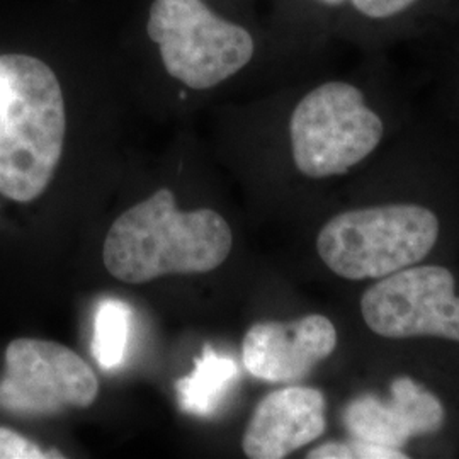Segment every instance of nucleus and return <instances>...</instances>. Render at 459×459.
I'll list each match as a JSON object with an SVG mask.
<instances>
[{
  "label": "nucleus",
  "instance_id": "1",
  "mask_svg": "<svg viewBox=\"0 0 459 459\" xmlns=\"http://www.w3.org/2000/svg\"><path fill=\"white\" fill-rule=\"evenodd\" d=\"M233 235L213 210L179 212L160 189L121 214L108 231L102 261L111 276L143 284L170 274H203L227 261Z\"/></svg>",
  "mask_w": 459,
  "mask_h": 459
},
{
  "label": "nucleus",
  "instance_id": "2",
  "mask_svg": "<svg viewBox=\"0 0 459 459\" xmlns=\"http://www.w3.org/2000/svg\"><path fill=\"white\" fill-rule=\"evenodd\" d=\"M65 100L39 58L0 55V195L17 203L41 196L60 164Z\"/></svg>",
  "mask_w": 459,
  "mask_h": 459
},
{
  "label": "nucleus",
  "instance_id": "3",
  "mask_svg": "<svg viewBox=\"0 0 459 459\" xmlns=\"http://www.w3.org/2000/svg\"><path fill=\"white\" fill-rule=\"evenodd\" d=\"M439 230V218L420 204L358 208L333 216L320 230L316 250L341 278L381 279L424 261Z\"/></svg>",
  "mask_w": 459,
  "mask_h": 459
},
{
  "label": "nucleus",
  "instance_id": "4",
  "mask_svg": "<svg viewBox=\"0 0 459 459\" xmlns=\"http://www.w3.org/2000/svg\"><path fill=\"white\" fill-rule=\"evenodd\" d=\"M386 133L364 89L349 81H328L296 104L290 140L296 169L312 179L342 176L364 162Z\"/></svg>",
  "mask_w": 459,
  "mask_h": 459
},
{
  "label": "nucleus",
  "instance_id": "5",
  "mask_svg": "<svg viewBox=\"0 0 459 459\" xmlns=\"http://www.w3.org/2000/svg\"><path fill=\"white\" fill-rule=\"evenodd\" d=\"M147 33L160 48L165 70L196 91L225 82L255 55L254 36L214 14L204 0H155Z\"/></svg>",
  "mask_w": 459,
  "mask_h": 459
},
{
  "label": "nucleus",
  "instance_id": "6",
  "mask_svg": "<svg viewBox=\"0 0 459 459\" xmlns=\"http://www.w3.org/2000/svg\"><path fill=\"white\" fill-rule=\"evenodd\" d=\"M99 394L89 364L70 347L41 339H16L5 351L0 409L16 415H53L87 409Z\"/></svg>",
  "mask_w": 459,
  "mask_h": 459
},
{
  "label": "nucleus",
  "instance_id": "7",
  "mask_svg": "<svg viewBox=\"0 0 459 459\" xmlns=\"http://www.w3.org/2000/svg\"><path fill=\"white\" fill-rule=\"evenodd\" d=\"M456 279L443 265H411L379 279L361 298L366 325L385 339L459 342Z\"/></svg>",
  "mask_w": 459,
  "mask_h": 459
},
{
  "label": "nucleus",
  "instance_id": "8",
  "mask_svg": "<svg viewBox=\"0 0 459 459\" xmlns=\"http://www.w3.org/2000/svg\"><path fill=\"white\" fill-rule=\"evenodd\" d=\"M337 347V330L324 315L293 322H261L247 330L242 359L252 377L269 383H296L325 361Z\"/></svg>",
  "mask_w": 459,
  "mask_h": 459
},
{
  "label": "nucleus",
  "instance_id": "9",
  "mask_svg": "<svg viewBox=\"0 0 459 459\" xmlns=\"http://www.w3.org/2000/svg\"><path fill=\"white\" fill-rule=\"evenodd\" d=\"M446 420L441 400L409 377L394 379L388 398L364 394L344 411L354 439L402 449L405 444L441 430Z\"/></svg>",
  "mask_w": 459,
  "mask_h": 459
},
{
  "label": "nucleus",
  "instance_id": "10",
  "mask_svg": "<svg viewBox=\"0 0 459 459\" xmlns=\"http://www.w3.org/2000/svg\"><path fill=\"white\" fill-rule=\"evenodd\" d=\"M325 396L307 386H286L264 396L242 439L247 458L282 459L318 439L325 429Z\"/></svg>",
  "mask_w": 459,
  "mask_h": 459
},
{
  "label": "nucleus",
  "instance_id": "11",
  "mask_svg": "<svg viewBox=\"0 0 459 459\" xmlns=\"http://www.w3.org/2000/svg\"><path fill=\"white\" fill-rule=\"evenodd\" d=\"M344 17L361 45H392L456 26L459 0H349Z\"/></svg>",
  "mask_w": 459,
  "mask_h": 459
},
{
  "label": "nucleus",
  "instance_id": "12",
  "mask_svg": "<svg viewBox=\"0 0 459 459\" xmlns=\"http://www.w3.org/2000/svg\"><path fill=\"white\" fill-rule=\"evenodd\" d=\"M237 377V362L229 356L218 354L212 345H204L195 361L193 373L176 383L182 411L193 415L213 413Z\"/></svg>",
  "mask_w": 459,
  "mask_h": 459
},
{
  "label": "nucleus",
  "instance_id": "13",
  "mask_svg": "<svg viewBox=\"0 0 459 459\" xmlns=\"http://www.w3.org/2000/svg\"><path fill=\"white\" fill-rule=\"evenodd\" d=\"M128 337L130 308L117 299L102 301L94 318L92 335V354L100 368L115 369L123 362Z\"/></svg>",
  "mask_w": 459,
  "mask_h": 459
},
{
  "label": "nucleus",
  "instance_id": "14",
  "mask_svg": "<svg viewBox=\"0 0 459 459\" xmlns=\"http://www.w3.org/2000/svg\"><path fill=\"white\" fill-rule=\"evenodd\" d=\"M62 458L41 451L36 444L28 441L11 429L0 427V459Z\"/></svg>",
  "mask_w": 459,
  "mask_h": 459
},
{
  "label": "nucleus",
  "instance_id": "15",
  "mask_svg": "<svg viewBox=\"0 0 459 459\" xmlns=\"http://www.w3.org/2000/svg\"><path fill=\"white\" fill-rule=\"evenodd\" d=\"M308 459H354L351 443H327L308 453Z\"/></svg>",
  "mask_w": 459,
  "mask_h": 459
},
{
  "label": "nucleus",
  "instance_id": "16",
  "mask_svg": "<svg viewBox=\"0 0 459 459\" xmlns=\"http://www.w3.org/2000/svg\"><path fill=\"white\" fill-rule=\"evenodd\" d=\"M316 4L318 7L330 11V13H337V14H342L345 16V11H347V4L349 0H308Z\"/></svg>",
  "mask_w": 459,
  "mask_h": 459
},
{
  "label": "nucleus",
  "instance_id": "17",
  "mask_svg": "<svg viewBox=\"0 0 459 459\" xmlns=\"http://www.w3.org/2000/svg\"><path fill=\"white\" fill-rule=\"evenodd\" d=\"M456 26H459V22H458V24H456Z\"/></svg>",
  "mask_w": 459,
  "mask_h": 459
}]
</instances>
